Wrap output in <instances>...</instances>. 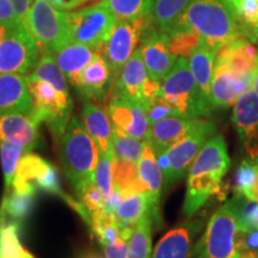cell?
I'll return each instance as SVG.
<instances>
[{
	"label": "cell",
	"instance_id": "obj_1",
	"mask_svg": "<svg viewBox=\"0 0 258 258\" xmlns=\"http://www.w3.org/2000/svg\"><path fill=\"white\" fill-rule=\"evenodd\" d=\"M230 165L231 159L224 135H213L203 145L189 169L183 202L185 218H191L218 191Z\"/></svg>",
	"mask_w": 258,
	"mask_h": 258
},
{
	"label": "cell",
	"instance_id": "obj_2",
	"mask_svg": "<svg viewBox=\"0 0 258 258\" xmlns=\"http://www.w3.org/2000/svg\"><path fill=\"white\" fill-rule=\"evenodd\" d=\"M98 158L99 148L96 141L73 115L61 141V161L64 175L77 194L95 182Z\"/></svg>",
	"mask_w": 258,
	"mask_h": 258
},
{
	"label": "cell",
	"instance_id": "obj_3",
	"mask_svg": "<svg viewBox=\"0 0 258 258\" xmlns=\"http://www.w3.org/2000/svg\"><path fill=\"white\" fill-rule=\"evenodd\" d=\"M176 24L192 29L202 46L215 50L241 35L239 23L220 0H192Z\"/></svg>",
	"mask_w": 258,
	"mask_h": 258
},
{
	"label": "cell",
	"instance_id": "obj_4",
	"mask_svg": "<svg viewBox=\"0 0 258 258\" xmlns=\"http://www.w3.org/2000/svg\"><path fill=\"white\" fill-rule=\"evenodd\" d=\"M160 96L183 117H208L213 110L211 102L196 84L186 57H178L171 72L160 83Z\"/></svg>",
	"mask_w": 258,
	"mask_h": 258
},
{
	"label": "cell",
	"instance_id": "obj_5",
	"mask_svg": "<svg viewBox=\"0 0 258 258\" xmlns=\"http://www.w3.org/2000/svg\"><path fill=\"white\" fill-rule=\"evenodd\" d=\"M24 27L36 41L41 54L54 55L72 42L67 12L54 8L47 0L32 2Z\"/></svg>",
	"mask_w": 258,
	"mask_h": 258
},
{
	"label": "cell",
	"instance_id": "obj_6",
	"mask_svg": "<svg viewBox=\"0 0 258 258\" xmlns=\"http://www.w3.org/2000/svg\"><path fill=\"white\" fill-rule=\"evenodd\" d=\"M217 125L211 120L199 118L180 140L157 158L164 175V185L175 184L189 172L190 166L207 141L215 135Z\"/></svg>",
	"mask_w": 258,
	"mask_h": 258
},
{
	"label": "cell",
	"instance_id": "obj_7",
	"mask_svg": "<svg viewBox=\"0 0 258 258\" xmlns=\"http://www.w3.org/2000/svg\"><path fill=\"white\" fill-rule=\"evenodd\" d=\"M29 91L35 105L34 118L44 122L53 138L60 140L72 117L73 102L70 93L61 92L47 80L28 76Z\"/></svg>",
	"mask_w": 258,
	"mask_h": 258
},
{
	"label": "cell",
	"instance_id": "obj_8",
	"mask_svg": "<svg viewBox=\"0 0 258 258\" xmlns=\"http://www.w3.org/2000/svg\"><path fill=\"white\" fill-rule=\"evenodd\" d=\"M237 231V207L232 199L212 215L195 247L196 258H234Z\"/></svg>",
	"mask_w": 258,
	"mask_h": 258
},
{
	"label": "cell",
	"instance_id": "obj_9",
	"mask_svg": "<svg viewBox=\"0 0 258 258\" xmlns=\"http://www.w3.org/2000/svg\"><path fill=\"white\" fill-rule=\"evenodd\" d=\"M72 42L86 44L101 51L110 37L117 19L106 0L67 12Z\"/></svg>",
	"mask_w": 258,
	"mask_h": 258
},
{
	"label": "cell",
	"instance_id": "obj_10",
	"mask_svg": "<svg viewBox=\"0 0 258 258\" xmlns=\"http://www.w3.org/2000/svg\"><path fill=\"white\" fill-rule=\"evenodd\" d=\"M41 50L24 25L11 28L0 42V73L30 74Z\"/></svg>",
	"mask_w": 258,
	"mask_h": 258
},
{
	"label": "cell",
	"instance_id": "obj_11",
	"mask_svg": "<svg viewBox=\"0 0 258 258\" xmlns=\"http://www.w3.org/2000/svg\"><path fill=\"white\" fill-rule=\"evenodd\" d=\"M156 28L152 19L117 21L110 37L103 48L102 54L110 66L112 77L117 78L127 61L140 44L144 34Z\"/></svg>",
	"mask_w": 258,
	"mask_h": 258
},
{
	"label": "cell",
	"instance_id": "obj_12",
	"mask_svg": "<svg viewBox=\"0 0 258 258\" xmlns=\"http://www.w3.org/2000/svg\"><path fill=\"white\" fill-rule=\"evenodd\" d=\"M37 189L54 194L63 200L67 196L61 190L59 173L55 167L37 154L28 152L19 159L11 190L36 195Z\"/></svg>",
	"mask_w": 258,
	"mask_h": 258
},
{
	"label": "cell",
	"instance_id": "obj_13",
	"mask_svg": "<svg viewBox=\"0 0 258 258\" xmlns=\"http://www.w3.org/2000/svg\"><path fill=\"white\" fill-rule=\"evenodd\" d=\"M139 49L148 77L159 83L165 79L178 60V56L171 53L167 35L157 28H152L145 32Z\"/></svg>",
	"mask_w": 258,
	"mask_h": 258
},
{
	"label": "cell",
	"instance_id": "obj_14",
	"mask_svg": "<svg viewBox=\"0 0 258 258\" xmlns=\"http://www.w3.org/2000/svg\"><path fill=\"white\" fill-rule=\"evenodd\" d=\"M106 111L114 127L121 129L132 137L145 140L150 127L145 102L111 95Z\"/></svg>",
	"mask_w": 258,
	"mask_h": 258
},
{
	"label": "cell",
	"instance_id": "obj_15",
	"mask_svg": "<svg viewBox=\"0 0 258 258\" xmlns=\"http://www.w3.org/2000/svg\"><path fill=\"white\" fill-rule=\"evenodd\" d=\"M112 84L114 77L110 66L101 51H97L96 56L78 74L72 86L86 102L102 103L110 92Z\"/></svg>",
	"mask_w": 258,
	"mask_h": 258
},
{
	"label": "cell",
	"instance_id": "obj_16",
	"mask_svg": "<svg viewBox=\"0 0 258 258\" xmlns=\"http://www.w3.org/2000/svg\"><path fill=\"white\" fill-rule=\"evenodd\" d=\"M232 121L240 143L250 157H258V96L246 90L233 105Z\"/></svg>",
	"mask_w": 258,
	"mask_h": 258
},
{
	"label": "cell",
	"instance_id": "obj_17",
	"mask_svg": "<svg viewBox=\"0 0 258 258\" xmlns=\"http://www.w3.org/2000/svg\"><path fill=\"white\" fill-rule=\"evenodd\" d=\"M36 118L17 110L0 109V143L34 150L41 143Z\"/></svg>",
	"mask_w": 258,
	"mask_h": 258
},
{
	"label": "cell",
	"instance_id": "obj_18",
	"mask_svg": "<svg viewBox=\"0 0 258 258\" xmlns=\"http://www.w3.org/2000/svg\"><path fill=\"white\" fill-rule=\"evenodd\" d=\"M252 82L240 78L222 61L215 60L211 84L209 101L214 109H226L234 105L243 93L252 88Z\"/></svg>",
	"mask_w": 258,
	"mask_h": 258
},
{
	"label": "cell",
	"instance_id": "obj_19",
	"mask_svg": "<svg viewBox=\"0 0 258 258\" xmlns=\"http://www.w3.org/2000/svg\"><path fill=\"white\" fill-rule=\"evenodd\" d=\"M217 60L227 64L240 78L253 83L258 74V48L240 35L218 50Z\"/></svg>",
	"mask_w": 258,
	"mask_h": 258
},
{
	"label": "cell",
	"instance_id": "obj_20",
	"mask_svg": "<svg viewBox=\"0 0 258 258\" xmlns=\"http://www.w3.org/2000/svg\"><path fill=\"white\" fill-rule=\"evenodd\" d=\"M198 120L178 115L166 116L148 127L145 143L150 145L158 158L184 137Z\"/></svg>",
	"mask_w": 258,
	"mask_h": 258
},
{
	"label": "cell",
	"instance_id": "obj_21",
	"mask_svg": "<svg viewBox=\"0 0 258 258\" xmlns=\"http://www.w3.org/2000/svg\"><path fill=\"white\" fill-rule=\"evenodd\" d=\"M201 230V222L189 221L170 230L158 241L152 258H189L194 239Z\"/></svg>",
	"mask_w": 258,
	"mask_h": 258
},
{
	"label": "cell",
	"instance_id": "obj_22",
	"mask_svg": "<svg viewBox=\"0 0 258 258\" xmlns=\"http://www.w3.org/2000/svg\"><path fill=\"white\" fill-rule=\"evenodd\" d=\"M0 109L17 110L34 117L35 105L23 74L0 73Z\"/></svg>",
	"mask_w": 258,
	"mask_h": 258
},
{
	"label": "cell",
	"instance_id": "obj_23",
	"mask_svg": "<svg viewBox=\"0 0 258 258\" xmlns=\"http://www.w3.org/2000/svg\"><path fill=\"white\" fill-rule=\"evenodd\" d=\"M148 78L150 77L145 67L143 56L138 48L115 79L110 93L144 102L143 90Z\"/></svg>",
	"mask_w": 258,
	"mask_h": 258
},
{
	"label": "cell",
	"instance_id": "obj_24",
	"mask_svg": "<svg viewBox=\"0 0 258 258\" xmlns=\"http://www.w3.org/2000/svg\"><path fill=\"white\" fill-rule=\"evenodd\" d=\"M83 122L86 131L96 141L99 153L111 150L112 123L108 111L95 102H85L83 106Z\"/></svg>",
	"mask_w": 258,
	"mask_h": 258
},
{
	"label": "cell",
	"instance_id": "obj_25",
	"mask_svg": "<svg viewBox=\"0 0 258 258\" xmlns=\"http://www.w3.org/2000/svg\"><path fill=\"white\" fill-rule=\"evenodd\" d=\"M157 217L152 200L147 192H134L122 196L115 208V215L123 228H134L135 225L146 215Z\"/></svg>",
	"mask_w": 258,
	"mask_h": 258
},
{
	"label": "cell",
	"instance_id": "obj_26",
	"mask_svg": "<svg viewBox=\"0 0 258 258\" xmlns=\"http://www.w3.org/2000/svg\"><path fill=\"white\" fill-rule=\"evenodd\" d=\"M97 51L98 50L86 44L71 42L61 48L59 51H56L54 55L61 71L72 85L78 74L93 60Z\"/></svg>",
	"mask_w": 258,
	"mask_h": 258
},
{
	"label": "cell",
	"instance_id": "obj_27",
	"mask_svg": "<svg viewBox=\"0 0 258 258\" xmlns=\"http://www.w3.org/2000/svg\"><path fill=\"white\" fill-rule=\"evenodd\" d=\"M138 173L141 183L152 200L154 209L158 212L161 190L164 185V175L156 154L150 147V145L146 143H145L144 152L138 161Z\"/></svg>",
	"mask_w": 258,
	"mask_h": 258
},
{
	"label": "cell",
	"instance_id": "obj_28",
	"mask_svg": "<svg viewBox=\"0 0 258 258\" xmlns=\"http://www.w3.org/2000/svg\"><path fill=\"white\" fill-rule=\"evenodd\" d=\"M217 54L218 50L212 49V48L206 46H200L189 56V66L192 72L194 78L196 80L199 89L201 90L202 95L208 101L209 95H211V84L213 73H214Z\"/></svg>",
	"mask_w": 258,
	"mask_h": 258
},
{
	"label": "cell",
	"instance_id": "obj_29",
	"mask_svg": "<svg viewBox=\"0 0 258 258\" xmlns=\"http://www.w3.org/2000/svg\"><path fill=\"white\" fill-rule=\"evenodd\" d=\"M35 194H19L5 190L0 206V222H15L21 225L34 206Z\"/></svg>",
	"mask_w": 258,
	"mask_h": 258
},
{
	"label": "cell",
	"instance_id": "obj_30",
	"mask_svg": "<svg viewBox=\"0 0 258 258\" xmlns=\"http://www.w3.org/2000/svg\"><path fill=\"white\" fill-rule=\"evenodd\" d=\"M90 226L103 247L116 243L127 230H133V228L122 227L115 213L108 209L92 213Z\"/></svg>",
	"mask_w": 258,
	"mask_h": 258
},
{
	"label": "cell",
	"instance_id": "obj_31",
	"mask_svg": "<svg viewBox=\"0 0 258 258\" xmlns=\"http://www.w3.org/2000/svg\"><path fill=\"white\" fill-rule=\"evenodd\" d=\"M192 0H154L152 21L158 30L167 32L175 27Z\"/></svg>",
	"mask_w": 258,
	"mask_h": 258
},
{
	"label": "cell",
	"instance_id": "obj_32",
	"mask_svg": "<svg viewBox=\"0 0 258 258\" xmlns=\"http://www.w3.org/2000/svg\"><path fill=\"white\" fill-rule=\"evenodd\" d=\"M115 190L120 198L134 192H147L138 173V164L124 159H115Z\"/></svg>",
	"mask_w": 258,
	"mask_h": 258
},
{
	"label": "cell",
	"instance_id": "obj_33",
	"mask_svg": "<svg viewBox=\"0 0 258 258\" xmlns=\"http://www.w3.org/2000/svg\"><path fill=\"white\" fill-rule=\"evenodd\" d=\"M152 215H146L135 225L128 243L127 258H152Z\"/></svg>",
	"mask_w": 258,
	"mask_h": 258
},
{
	"label": "cell",
	"instance_id": "obj_34",
	"mask_svg": "<svg viewBox=\"0 0 258 258\" xmlns=\"http://www.w3.org/2000/svg\"><path fill=\"white\" fill-rule=\"evenodd\" d=\"M235 195L258 202V157H250L240 164L235 176Z\"/></svg>",
	"mask_w": 258,
	"mask_h": 258
},
{
	"label": "cell",
	"instance_id": "obj_35",
	"mask_svg": "<svg viewBox=\"0 0 258 258\" xmlns=\"http://www.w3.org/2000/svg\"><path fill=\"white\" fill-rule=\"evenodd\" d=\"M165 34L171 53L178 57H189L196 48L202 46L201 37L198 32L185 25L176 24Z\"/></svg>",
	"mask_w": 258,
	"mask_h": 258
},
{
	"label": "cell",
	"instance_id": "obj_36",
	"mask_svg": "<svg viewBox=\"0 0 258 258\" xmlns=\"http://www.w3.org/2000/svg\"><path fill=\"white\" fill-rule=\"evenodd\" d=\"M117 21L152 19L154 0H106Z\"/></svg>",
	"mask_w": 258,
	"mask_h": 258
},
{
	"label": "cell",
	"instance_id": "obj_37",
	"mask_svg": "<svg viewBox=\"0 0 258 258\" xmlns=\"http://www.w3.org/2000/svg\"><path fill=\"white\" fill-rule=\"evenodd\" d=\"M21 225L0 222V258H35L19 239Z\"/></svg>",
	"mask_w": 258,
	"mask_h": 258
},
{
	"label": "cell",
	"instance_id": "obj_38",
	"mask_svg": "<svg viewBox=\"0 0 258 258\" xmlns=\"http://www.w3.org/2000/svg\"><path fill=\"white\" fill-rule=\"evenodd\" d=\"M112 153L115 159H124L137 163L145 148V140H140L112 125Z\"/></svg>",
	"mask_w": 258,
	"mask_h": 258
},
{
	"label": "cell",
	"instance_id": "obj_39",
	"mask_svg": "<svg viewBox=\"0 0 258 258\" xmlns=\"http://www.w3.org/2000/svg\"><path fill=\"white\" fill-rule=\"evenodd\" d=\"M114 170H115V157L112 153V147L110 151L99 153L98 163L96 166L95 182L96 184L104 192L106 200H108V209L111 211V201L114 200L115 183H114ZM112 212V211H111ZM115 213V212H114Z\"/></svg>",
	"mask_w": 258,
	"mask_h": 258
},
{
	"label": "cell",
	"instance_id": "obj_40",
	"mask_svg": "<svg viewBox=\"0 0 258 258\" xmlns=\"http://www.w3.org/2000/svg\"><path fill=\"white\" fill-rule=\"evenodd\" d=\"M29 76L42 80H47L51 85L55 86L59 91L70 93L66 76L61 71L55 57L50 55V54H41L36 67Z\"/></svg>",
	"mask_w": 258,
	"mask_h": 258
},
{
	"label": "cell",
	"instance_id": "obj_41",
	"mask_svg": "<svg viewBox=\"0 0 258 258\" xmlns=\"http://www.w3.org/2000/svg\"><path fill=\"white\" fill-rule=\"evenodd\" d=\"M28 152H30V150L25 147L10 143H0V161L4 175L5 190L11 189L19 159Z\"/></svg>",
	"mask_w": 258,
	"mask_h": 258
},
{
	"label": "cell",
	"instance_id": "obj_42",
	"mask_svg": "<svg viewBox=\"0 0 258 258\" xmlns=\"http://www.w3.org/2000/svg\"><path fill=\"white\" fill-rule=\"evenodd\" d=\"M234 258H258V228L238 222Z\"/></svg>",
	"mask_w": 258,
	"mask_h": 258
},
{
	"label": "cell",
	"instance_id": "obj_43",
	"mask_svg": "<svg viewBox=\"0 0 258 258\" xmlns=\"http://www.w3.org/2000/svg\"><path fill=\"white\" fill-rule=\"evenodd\" d=\"M241 27L258 23V0H220Z\"/></svg>",
	"mask_w": 258,
	"mask_h": 258
},
{
	"label": "cell",
	"instance_id": "obj_44",
	"mask_svg": "<svg viewBox=\"0 0 258 258\" xmlns=\"http://www.w3.org/2000/svg\"><path fill=\"white\" fill-rule=\"evenodd\" d=\"M78 196L80 199L79 202L88 209L90 215L95 212L108 209V200H106L102 189L96 184V182H93L92 184L86 186L83 191L78 194Z\"/></svg>",
	"mask_w": 258,
	"mask_h": 258
},
{
	"label": "cell",
	"instance_id": "obj_45",
	"mask_svg": "<svg viewBox=\"0 0 258 258\" xmlns=\"http://www.w3.org/2000/svg\"><path fill=\"white\" fill-rule=\"evenodd\" d=\"M235 207H237L238 222L243 225L258 228V202L237 195L234 198Z\"/></svg>",
	"mask_w": 258,
	"mask_h": 258
},
{
	"label": "cell",
	"instance_id": "obj_46",
	"mask_svg": "<svg viewBox=\"0 0 258 258\" xmlns=\"http://www.w3.org/2000/svg\"><path fill=\"white\" fill-rule=\"evenodd\" d=\"M145 104H146L148 123H150V125L153 124L154 122L161 120V118L166 117V116L177 115L175 109L172 108V105L166 99H164L160 95L150 99Z\"/></svg>",
	"mask_w": 258,
	"mask_h": 258
},
{
	"label": "cell",
	"instance_id": "obj_47",
	"mask_svg": "<svg viewBox=\"0 0 258 258\" xmlns=\"http://www.w3.org/2000/svg\"><path fill=\"white\" fill-rule=\"evenodd\" d=\"M133 230H127L116 243L103 247L105 258H127L128 243Z\"/></svg>",
	"mask_w": 258,
	"mask_h": 258
},
{
	"label": "cell",
	"instance_id": "obj_48",
	"mask_svg": "<svg viewBox=\"0 0 258 258\" xmlns=\"http://www.w3.org/2000/svg\"><path fill=\"white\" fill-rule=\"evenodd\" d=\"M0 24L9 28L17 27L21 24L10 0H0Z\"/></svg>",
	"mask_w": 258,
	"mask_h": 258
},
{
	"label": "cell",
	"instance_id": "obj_49",
	"mask_svg": "<svg viewBox=\"0 0 258 258\" xmlns=\"http://www.w3.org/2000/svg\"><path fill=\"white\" fill-rule=\"evenodd\" d=\"M10 2H11L12 6H14L19 23L24 25V22L28 17V14L30 11L31 4L34 0H10Z\"/></svg>",
	"mask_w": 258,
	"mask_h": 258
},
{
	"label": "cell",
	"instance_id": "obj_50",
	"mask_svg": "<svg viewBox=\"0 0 258 258\" xmlns=\"http://www.w3.org/2000/svg\"><path fill=\"white\" fill-rule=\"evenodd\" d=\"M47 2L57 10L70 12L72 11V10L79 9L80 6L86 4L90 0H47Z\"/></svg>",
	"mask_w": 258,
	"mask_h": 258
},
{
	"label": "cell",
	"instance_id": "obj_51",
	"mask_svg": "<svg viewBox=\"0 0 258 258\" xmlns=\"http://www.w3.org/2000/svg\"><path fill=\"white\" fill-rule=\"evenodd\" d=\"M241 35L247 37L258 48V23L241 27Z\"/></svg>",
	"mask_w": 258,
	"mask_h": 258
},
{
	"label": "cell",
	"instance_id": "obj_52",
	"mask_svg": "<svg viewBox=\"0 0 258 258\" xmlns=\"http://www.w3.org/2000/svg\"><path fill=\"white\" fill-rule=\"evenodd\" d=\"M10 29H11V28L6 27V25H3V24H0V42H2L3 38L5 37V35L8 34Z\"/></svg>",
	"mask_w": 258,
	"mask_h": 258
},
{
	"label": "cell",
	"instance_id": "obj_53",
	"mask_svg": "<svg viewBox=\"0 0 258 258\" xmlns=\"http://www.w3.org/2000/svg\"><path fill=\"white\" fill-rule=\"evenodd\" d=\"M252 88H253V90H254V92H256L257 96H258V74H257L256 78H254V80H253Z\"/></svg>",
	"mask_w": 258,
	"mask_h": 258
},
{
	"label": "cell",
	"instance_id": "obj_54",
	"mask_svg": "<svg viewBox=\"0 0 258 258\" xmlns=\"http://www.w3.org/2000/svg\"><path fill=\"white\" fill-rule=\"evenodd\" d=\"M91 258H97V257H91Z\"/></svg>",
	"mask_w": 258,
	"mask_h": 258
}]
</instances>
